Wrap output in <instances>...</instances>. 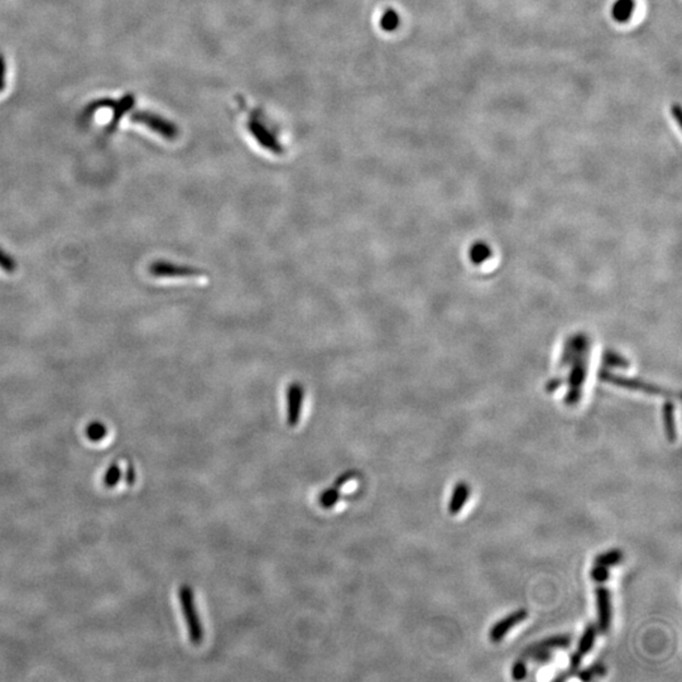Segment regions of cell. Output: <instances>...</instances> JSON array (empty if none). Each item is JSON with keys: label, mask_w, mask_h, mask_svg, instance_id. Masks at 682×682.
I'll return each mask as SVG.
<instances>
[{"label": "cell", "mask_w": 682, "mask_h": 682, "mask_svg": "<svg viewBox=\"0 0 682 682\" xmlns=\"http://www.w3.org/2000/svg\"><path fill=\"white\" fill-rule=\"evenodd\" d=\"M135 104V97L132 94H125L119 100H113V99H100V100H96V102H91L88 109L85 110V115L90 118L91 115L94 114L97 110H100L102 108L111 109L113 110V119L110 121L109 124L108 132L111 133L114 132L115 129L119 125V121H121V118L124 115L127 114L128 111H130L132 108Z\"/></svg>", "instance_id": "3957f363"}, {"label": "cell", "mask_w": 682, "mask_h": 682, "mask_svg": "<svg viewBox=\"0 0 682 682\" xmlns=\"http://www.w3.org/2000/svg\"><path fill=\"white\" fill-rule=\"evenodd\" d=\"M527 676V664L523 660H518L512 669V677L514 680H523Z\"/></svg>", "instance_id": "ffe728a7"}, {"label": "cell", "mask_w": 682, "mask_h": 682, "mask_svg": "<svg viewBox=\"0 0 682 682\" xmlns=\"http://www.w3.org/2000/svg\"><path fill=\"white\" fill-rule=\"evenodd\" d=\"M149 271L151 275L158 278H189L201 275V272L196 268L166 261H154L151 264Z\"/></svg>", "instance_id": "5b68a950"}, {"label": "cell", "mask_w": 682, "mask_h": 682, "mask_svg": "<svg viewBox=\"0 0 682 682\" xmlns=\"http://www.w3.org/2000/svg\"><path fill=\"white\" fill-rule=\"evenodd\" d=\"M578 672H579L578 676H579V678H580V680H582V681H589V680H592V678H594V677H599V676L606 675V669L604 664H601V663H595V664H593V666H590V667H587V669H582V671H578Z\"/></svg>", "instance_id": "d6986e66"}, {"label": "cell", "mask_w": 682, "mask_h": 682, "mask_svg": "<svg viewBox=\"0 0 682 682\" xmlns=\"http://www.w3.org/2000/svg\"><path fill=\"white\" fill-rule=\"evenodd\" d=\"M469 496H470V488H469V485L464 483V482H460V483L455 485L453 496H451V499L449 502V507H447L449 513L451 516L459 514L460 512L463 510V508L465 507Z\"/></svg>", "instance_id": "30bf717a"}, {"label": "cell", "mask_w": 682, "mask_h": 682, "mask_svg": "<svg viewBox=\"0 0 682 682\" xmlns=\"http://www.w3.org/2000/svg\"><path fill=\"white\" fill-rule=\"evenodd\" d=\"M592 578H593L594 581L596 582H604V581L609 579V571H608V568L606 566H603V565H596L595 568L592 570Z\"/></svg>", "instance_id": "44dd1931"}, {"label": "cell", "mask_w": 682, "mask_h": 682, "mask_svg": "<svg viewBox=\"0 0 682 682\" xmlns=\"http://www.w3.org/2000/svg\"><path fill=\"white\" fill-rule=\"evenodd\" d=\"M247 128H248L249 132L253 135L255 141L258 142L261 144V148L267 149L271 154H282L285 152V148L281 144V142L278 141L275 137V134L272 133L269 129H268L261 121H258L257 118H252L250 121L247 123Z\"/></svg>", "instance_id": "277c9868"}, {"label": "cell", "mask_w": 682, "mask_h": 682, "mask_svg": "<svg viewBox=\"0 0 682 682\" xmlns=\"http://www.w3.org/2000/svg\"><path fill=\"white\" fill-rule=\"evenodd\" d=\"M0 269L9 275H12L18 269V263L15 261V258L1 247H0Z\"/></svg>", "instance_id": "ac0fdd59"}, {"label": "cell", "mask_w": 682, "mask_h": 682, "mask_svg": "<svg viewBox=\"0 0 682 682\" xmlns=\"http://www.w3.org/2000/svg\"><path fill=\"white\" fill-rule=\"evenodd\" d=\"M179 598L182 615L185 618L186 627L189 629V638L192 643L198 646L204 639V628L196 609L192 587L190 585H182L179 587Z\"/></svg>", "instance_id": "6da1fadb"}, {"label": "cell", "mask_w": 682, "mask_h": 682, "mask_svg": "<svg viewBox=\"0 0 682 682\" xmlns=\"http://www.w3.org/2000/svg\"><path fill=\"white\" fill-rule=\"evenodd\" d=\"M7 86V61L0 53V93Z\"/></svg>", "instance_id": "7402d4cb"}, {"label": "cell", "mask_w": 682, "mask_h": 682, "mask_svg": "<svg viewBox=\"0 0 682 682\" xmlns=\"http://www.w3.org/2000/svg\"><path fill=\"white\" fill-rule=\"evenodd\" d=\"M125 483L128 485H133L135 483V479H137V472L134 470L133 465L132 464H128L127 472H125Z\"/></svg>", "instance_id": "cb8c5ba5"}, {"label": "cell", "mask_w": 682, "mask_h": 682, "mask_svg": "<svg viewBox=\"0 0 682 682\" xmlns=\"http://www.w3.org/2000/svg\"><path fill=\"white\" fill-rule=\"evenodd\" d=\"M130 121L151 129L154 133L160 134L167 141H176L179 138V129L175 123L148 110H137L130 114Z\"/></svg>", "instance_id": "7a4b0ae2"}, {"label": "cell", "mask_w": 682, "mask_h": 682, "mask_svg": "<svg viewBox=\"0 0 682 682\" xmlns=\"http://www.w3.org/2000/svg\"><path fill=\"white\" fill-rule=\"evenodd\" d=\"M305 390L300 383H292L286 392L287 400V423L291 428L299 425L304 406Z\"/></svg>", "instance_id": "8992f818"}, {"label": "cell", "mask_w": 682, "mask_h": 682, "mask_svg": "<svg viewBox=\"0 0 682 682\" xmlns=\"http://www.w3.org/2000/svg\"><path fill=\"white\" fill-rule=\"evenodd\" d=\"M622 560H623V552L620 550H611L608 552L596 556L595 564L609 568V566L618 565L619 562H622Z\"/></svg>", "instance_id": "4fadbf2b"}, {"label": "cell", "mask_w": 682, "mask_h": 682, "mask_svg": "<svg viewBox=\"0 0 682 682\" xmlns=\"http://www.w3.org/2000/svg\"><path fill=\"white\" fill-rule=\"evenodd\" d=\"M636 9L634 0H617L612 7V15L619 23H625L631 20Z\"/></svg>", "instance_id": "8fae6325"}, {"label": "cell", "mask_w": 682, "mask_h": 682, "mask_svg": "<svg viewBox=\"0 0 682 682\" xmlns=\"http://www.w3.org/2000/svg\"><path fill=\"white\" fill-rule=\"evenodd\" d=\"M121 465L115 461L113 464H110V466L107 469V472L104 474V477H102V484L105 485L107 488H114L115 485H118V483L121 482Z\"/></svg>", "instance_id": "5bb4252c"}, {"label": "cell", "mask_w": 682, "mask_h": 682, "mask_svg": "<svg viewBox=\"0 0 682 682\" xmlns=\"http://www.w3.org/2000/svg\"><path fill=\"white\" fill-rule=\"evenodd\" d=\"M527 618H528V612L526 609H518L493 625L489 632V638L496 643L500 642L510 633V629L521 625Z\"/></svg>", "instance_id": "52a82bcc"}, {"label": "cell", "mask_w": 682, "mask_h": 682, "mask_svg": "<svg viewBox=\"0 0 682 682\" xmlns=\"http://www.w3.org/2000/svg\"><path fill=\"white\" fill-rule=\"evenodd\" d=\"M570 643H571V636L570 634H557V636H552V637L542 639V641L537 642L533 646H529L528 648L523 652V657H529L531 655L536 653V652H540V650H552V648H565Z\"/></svg>", "instance_id": "9c48e42d"}, {"label": "cell", "mask_w": 682, "mask_h": 682, "mask_svg": "<svg viewBox=\"0 0 682 682\" xmlns=\"http://www.w3.org/2000/svg\"><path fill=\"white\" fill-rule=\"evenodd\" d=\"M663 416H664V428H666V436L669 439V442H675L676 441V426L675 420H674V406L671 404H666L664 406V412H663Z\"/></svg>", "instance_id": "9a60e30c"}, {"label": "cell", "mask_w": 682, "mask_h": 682, "mask_svg": "<svg viewBox=\"0 0 682 682\" xmlns=\"http://www.w3.org/2000/svg\"><path fill=\"white\" fill-rule=\"evenodd\" d=\"M596 609H598V623L599 629L603 633L609 631L612 622V609H611V595L608 589L604 587H596Z\"/></svg>", "instance_id": "ba28073f"}, {"label": "cell", "mask_w": 682, "mask_h": 682, "mask_svg": "<svg viewBox=\"0 0 682 682\" xmlns=\"http://www.w3.org/2000/svg\"><path fill=\"white\" fill-rule=\"evenodd\" d=\"M528 658L533 660L536 663H547L552 658V655L550 653L549 650H540V652H536L533 655H531Z\"/></svg>", "instance_id": "603a6c76"}, {"label": "cell", "mask_w": 682, "mask_h": 682, "mask_svg": "<svg viewBox=\"0 0 682 682\" xmlns=\"http://www.w3.org/2000/svg\"><path fill=\"white\" fill-rule=\"evenodd\" d=\"M107 435H108V428H107V426L102 422H91L89 426L86 428V436L93 442L102 441Z\"/></svg>", "instance_id": "e0dca14e"}, {"label": "cell", "mask_w": 682, "mask_h": 682, "mask_svg": "<svg viewBox=\"0 0 682 682\" xmlns=\"http://www.w3.org/2000/svg\"><path fill=\"white\" fill-rule=\"evenodd\" d=\"M596 633H598V629L594 625H589L585 628V631L582 633L580 641H579V644H578V650H576V652L580 653L581 656H585L593 648L595 639H596Z\"/></svg>", "instance_id": "7c38bea8"}, {"label": "cell", "mask_w": 682, "mask_h": 682, "mask_svg": "<svg viewBox=\"0 0 682 682\" xmlns=\"http://www.w3.org/2000/svg\"><path fill=\"white\" fill-rule=\"evenodd\" d=\"M400 23H401V18L393 9L386 11L383 14L382 20H381V27L386 32H393L398 28Z\"/></svg>", "instance_id": "2e32d148"}]
</instances>
